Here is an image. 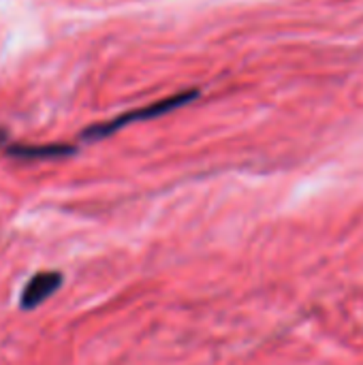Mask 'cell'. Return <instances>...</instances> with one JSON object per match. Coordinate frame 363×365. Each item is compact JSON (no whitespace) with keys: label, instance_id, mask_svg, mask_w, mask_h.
<instances>
[{"label":"cell","instance_id":"cell-1","mask_svg":"<svg viewBox=\"0 0 363 365\" xmlns=\"http://www.w3.org/2000/svg\"><path fill=\"white\" fill-rule=\"evenodd\" d=\"M197 96V92H182V94H175V96H169L165 101H158L154 105H148V107H141V109H135V111H128L124 115H118L109 122H103V124H94L90 128L83 130V139L88 141H96V139H103V137H109L113 135L116 130L133 124V122H141V120H152V118H158V115H165L186 103H190L193 98Z\"/></svg>","mask_w":363,"mask_h":365},{"label":"cell","instance_id":"cell-2","mask_svg":"<svg viewBox=\"0 0 363 365\" xmlns=\"http://www.w3.org/2000/svg\"><path fill=\"white\" fill-rule=\"evenodd\" d=\"M64 282V276L60 272H39L34 274L19 295V308L21 310H34L43 302H47Z\"/></svg>","mask_w":363,"mask_h":365},{"label":"cell","instance_id":"cell-3","mask_svg":"<svg viewBox=\"0 0 363 365\" xmlns=\"http://www.w3.org/2000/svg\"><path fill=\"white\" fill-rule=\"evenodd\" d=\"M9 154L15 158H24V160H36V158H62V156H71L75 154L73 145H64V143H49V145H11Z\"/></svg>","mask_w":363,"mask_h":365},{"label":"cell","instance_id":"cell-4","mask_svg":"<svg viewBox=\"0 0 363 365\" xmlns=\"http://www.w3.org/2000/svg\"><path fill=\"white\" fill-rule=\"evenodd\" d=\"M4 139H6V133H4V130H2V128H0V145H2V143H4Z\"/></svg>","mask_w":363,"mask_h":365}]
</instances>
